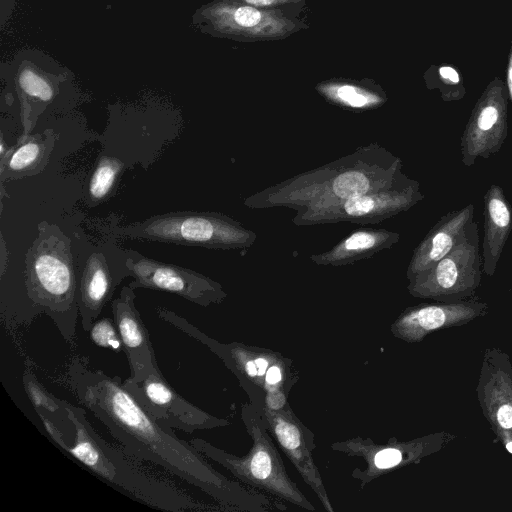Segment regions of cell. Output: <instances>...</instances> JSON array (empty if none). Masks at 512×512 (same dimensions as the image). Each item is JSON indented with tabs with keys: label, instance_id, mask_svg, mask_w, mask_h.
I'll return each mask as SVG.
<instances>
[{
	"label": "cell",
	"instance_id": "9",
	"mask_svg": "<svg viewBox=\"0 0 512 512\" xmlns=\"http://www.w3.org/2000/svg\"><path fill=\"white\" fill-rule=\"evenodd\" d=\"M123 384L148 414L167 427L190 434L230 424L227 419L211 415L183 398L165 380L162 372L151 373L140 382L126 379Z\"/></svg>",
	"mask_w": 512,
	"mask_h": 512
},
{
	"label": "cell",
	"instance_id": "3",
	"mask_svg": "<svg viewBox=\"0 0 512 512\" xmlns=\"http://www.w3.org/2000/svg\"><path fill=\"white\" fill-rule=\"evenodd\" d=\"M25 290L35 313H45L67 343L79 317L78 281L70 239L56 225L41 222L25 255Z\"/></svg>",
	"mask_w": 512,
	"mask_h": 512
},
{
	"label": "cell",
	"instance_id": "10",
	"mask_svg": "<svg viewBox=\"0 0 512 512\" xmlns=\"http://www.w3.org/2000/svg\"><path fill=\"white\" fill-rule=\"evenodd\" d=\"M129 276L123 248L113 241L98 246L82 266L77 288V303L82 329L89 331L115 288Z\"/></svg>",
	"mask_w": 512,
	"mask_h": 512
},
{
	"label": "cell",
	"instance_id": "19",
	"mask_svg": "<svg viewBox=\"0 0 512 512\" xmlns=\"http://www.w3.org/2000/svg\"><path fill=\"white\" fill-rule=\"evenodd\" d=\"M125 164L114 156H101L89 178L87 205L95 206L108 200L114 193Z\"/></svg>",
	"mask_w": 512,
	"mask_h": 512
},
{
	"label": "cell",
	"instance_id": "15",
	"mask_svg": "<svg viewBox=\"0 0 512 512\" xmlns=\"http://www.w3.org/2000/svg\"><path fill=\"white\" fill-rule=\"evenodd\" d=\"M483 201V271L486 275L492 276L512 231V206L504 190L496 184L487 189Z\"/></svg>",
	"mask_w": 512,
	"mask_h": 512
},
{
	"label": "cell",
	"instance_id": "20",
	"mask_svg": "<svg viewBox=\"0 0 512 512\" xmlns=\"http://www.w3.org/2000/svg\"><path fill=\"white\" fill-rule=\"evenodd\" d=\"M321 87L329 95H334L338 101L353 108H362L379 100L364 86L349 80L329 81L322 83Z\"/></svg>",
	"mask_w": 512,
	"mask_h": 512
},
{
	"label": "cell",
	"instance_id": "27",
	"mask_svg": "<svg viewBox=\"0 0 512 512\" xmlns=\"http://www.w3.org/2000/svg\"><path fill=\"white\" fill-rule=\"evenodd\" d=\"M497 420L503 428H512V406H501L497 412Z\"/></svg>",
	"mask_w": 512,
	"mask_h": 512
},
{
	"label": "cell",
	"instance_id": "14",
	"mask_svg": "<svg viewBox=\"0 0 512 512\" xmlns=\"http://www.w3.org/2000/svg\"><path fill=\"white\" fill-rule=\"evenodd\" d=\"M474 221V205L444 214L419 246L411 271L416 276L430 269L465 236Z\"/></svg>",
	"mask_w": 512,
	"mask_h": 512
},
{
	"label": "cell",
	"instance_id": "16",
	"mask_svg": "<svg viewBox=\"0 0 512 512\" xmlns=\"http://www.w3.org/2000/svg\"><path fill=\"white\" fill-rule=\"evenodd\" d=\"M55 141L56 135L51 129L22 135L17 145L1 157V180L21 179L40 173L48 164Z\"/></svg>",
	"mask_w": 512,
	"mask_h": 512
},
{
	"label": "cell",
	"instance_id": "1",
	"mask_svg": "<svg viewBox=\"0 0 512 512\" xmlns=\"http://www.w3.org/2000/svg\"><path fill=\"white\" fill-rule=\"evenodd\" d=\"M67 381L79 402L106 427L121 449L150 462L212 497L223 510H286L283 502L246 489L216 471L189 442L157 422L124 386L120 377L92 368L75 357Z\"/></svg>",
	"mask_w": 512,
	"mask_h": 512
},
{
	"label": "cell",
	"instance_id": "26",
	"mask_svg": "<svg viewBox=\"0 0 512 512\" xmlns=\"http://www.w3.org/2000/svg\"><path fill=\"white\" fill-rule=\"evenodd\" d=\"M375 243L374 237L365 232H357L345 241L348 250H361L372 247Z\"/></svg>",
	"mask_w": 512,
	"mask_h": 512
},
{
	"label": "cell",
	"instance_id": "28",
	"mask_svg": "<svg viewBox=\"0 0 512 512\" xmlns=\"http://www.w3.org/2000/svg\"><path fill=\"white\" fill-rule=\"evenodd\" d=\"M439 73L443 79L450 81L452 83L459 82L458 73L451 67L445 66L439 69Z\"/></svg>",
	"mask_w": 512,
	"mask_h": 512
},
{
	"label": "cell",
	"instance_id": "7",
	"mask_svg": "<svg viewBox=\"0 0 512 512\" xmlns=\"http://www.w3.org/2000/svg\"><path fill=\"white\" fill-rule=\"evenodd\" d=\"M125 265L133 280L128 284L138 288L176 294L201 306L219 302L222 292L205 276L178 265L148 258L130 249H123Z\"/></svg>",
	"mask_w": 512,
	"mask_h": 512
},
{
	"label": "cell",
	"instance_id": "24",
	"mask_svg": "<svg viewBox=\"0 0 512 512\" xmlns=\"http://www.w3.org/2000/svg\"><path fill=\"white\" fill-rule=\"evenodd\" d=\"M266 10L304 11L306 0H228Z\"/></svg>",
	"mask_w": 512,
	"mask_h": 512
},
{
	"label": "cell",
	"instance_id": "23",
	"mask_svg": "<svg viewBox=\"0 0 512 512\" xmlns=\"http://www.w3.org/2000/svg\"><path fill=\"white\" fill-rule=\"evenodd\" d=\"M369 188L367 177L361 172L351 171L340 174L333 182V190L343 199L363 196Z\"/></svg>",
	"mask_w": 512,
	"mask_h": 512
},
{
	"label": "cell",
	"instance_id": "11",
	"mask_svg": "<svg viewBox=\"0 0 512 512\" xmlns=\"http://www.w3.org/2000/svg\"><path fill=\"white\" fill-rule=\"evenodd\" d=\"M257 410L268 432L276 439L302 479L314 491L324 508L333 512L334 509L311 453L316 448L314 434L296 417L290 407L280 411L266 408Z\"/></svg>",
	"mask_w": 512,
	"mask_h": 512
},
{
	"label": "cell",
	"instance_id": "5",
	"mask_svg": "<svg viewBox=\"0 0 512 512\" xmlns=\"http://www.w3.org/2000/svg\"><path fill=\"white\" fill-rule=\"evenodd\" d=\"M241 417L252 439V446L246 455H233L199 438H194L189 443L203 456L227 469L246 486L261 490L276 500L315 511V507L288 476L258 410L251 403H246L242 405Z\"/></svg>",
	"mask_w": 512,
	"mask_h": 512
},
{
	"label": "cell",
	"instance_id": "2",
	"mask_svg": "<svg viewBox=\"0 0 512 512\" xmlns=\"http://www.w3.org/2000/svg\"><path fill=\"white\" fill-rule=\"evenodd\" d=\"M76 434L68 450L75 459L104 481L127 492L148 506L171 512L215 510L195 499L103 439L87 420L83 408L66 403Z\"/></svg>",
	"mask_w": 512,
	"mask_h": 512
},
{
	"label": "cell",
	"instance_id": "12",
	"mask_svg": "<svg viewBox=\"0 0 512 512\" xmlns=\"http://www.w3.org/2000/svg\"><path fill=\"white\" fill-rule=\"evenodd\" d=\"M135 290L124 286L119 297L111 303L113 320L125 353L130 376L127 380L140 382L151 373H160L147 328L135 305Z\"/></svg>",
	"mask_w": 512,
	"mask_h": 512
},
{
	"label": "cell",
	"instance_id": "25",
	"mask_svg": "<svg viewBox=\"0 0 512 512\" xmlns=\"http://www.w3.org/2000/svg\"><path fill=\"white\" fill-rule=\"evenodd\" d=\"M345 211L352 216H361L370 212L374 207V200L368 196H357L347 199Z\"/></svg>",
	"mask_w": 512,
	"mask_h": 512
},
{
	"label": "cell",
	"instance_id": "4",
	"mask_svg": "<svg viewBox=\"0 0 512 512\" xmlns=\"http://www.w3.org/2000/svg\"><path fill=\"white\" fill-rule=\"evenodd\" d=\"M163 321L201 342L217 355L239 380L257 409H287V396L299 376L293 361L279 352L239 342L220 343L210 338L176 312L164 307L156 310Z\"/></svg>",
	"mask_w": 512,
	"mask_h": 512
},
{
	"label": "cell",
	"instance_id": "29",
	"mask_svg": "<svg viewBox=\"0 0 512 512\" xmlns=\"http://www.w3.org/2000/svg\"><path fill=\"white\" fill-rule=\"evenodd\" d=\"M506 448L510 453H512V442L507 443Z\"/></svg>",
	"mask_w": 512,
	"mask_h": 512
},
{
	"label": "cell",
	"instance_id": "17",
	"mask_svg": "<svg viewBox=\"0 0 512 512\" xmlns=\"http://www.w3.org/2000/svg\"><path fill=\"white\" fill-rule=\"evenodd\" d=\"M474 308L466 304L426 305L407 311L391 326L395 337L417 341L428 331L471 315Z\"/></svg>",
	"mask_w": 512,
	"mask_h": 512
},
{
	"label": "cell",
	"instance_id": "21",
	"mask_svg": "<svg viewBox=\"0 0 512 512\" xmlns=\"http://www.w3.org/2000/svg\"><path fill=\"white\" fill-rule=\"evenodd\" d=\"M18 84L25 96L44 107L55 94L52 85L35 71L25 68L18 77Z\"/></svg>",
	"mask_w": 512,
	"mask_h": 512
},
{
	"label": "cell",
	"instance_id": "8",
	"mask_svg": "<svg viewBox=\"0 0 512 512\" xmlns=\"http://www.w3.org/2000/svg\"><path fill=\"white\" fill-rule=\"evenodd\" d=\"M482 271L478 226L473 221L465 236L448 254L416 276L415 289L427 296L465 295L479 285Z\"/></svg>",
	"mask_w": 512,
	"mask_h": 512
},
{
	"label": "cell",
	"instance_id": "18",
	"mask_svg": "<svg viewBox=\"0 0 512 512\" xmlns=\"http://www.w3.org/2000/svg\"><path fill=\"white\" fill-rule=\"evenodd\" d=\"M23 385L38 416L47 418L58 427L65 434L71 447L75 439L76 428L69 417L67 401L58 399L48 392L29 369L23 373Z\"/></svg>",
	"mask_w": 512,
	"mask_h": 512
},
{
	"label": "cell",
	"instance_id": "30",
	"mask_svg": "<svg viewBox=\"0 0 512 512\" xmlns=\"http://www.w3.org/2000/svg\"><path fill=\"white\" fill-rule=\"evenodd\" d=\"M510 81H511V84H512V68L510 69Z\"/></svg>",
	"mask_w": 512,
	"mask_h": 512
},
{
	"label": "cell",
	"instance_id": "22",
	"mask_svg": "<svg viewBox=\"0 0 512 512\" xmlns=\"http://www.w3.org/2000/svg\"><path fill=\"white\" fill-rule=\"evenodd\" d=\"M88 333L92 342L101 348L112 349L116 352L123 350L114 320L108 317L95 321Z\"/></svg>",
	"mask_w": 512,
	"mask_h": 512
},
{
	"label": "cell",
	"instance_id": "13",
	"mask_svg": "<svg viewBox=\"0 0 512 512\" xmlns=\"http://www.w3.org/2000/svg\"><path fill=\"white\" fill-rule=\"evenodd\" d=\"M508 133L504 103L485 101L471 115L463 130L460 151L462 163L469 167L477 159L496 154L503 146Z\"/></svg>",
	"mask_w": 512,
	"mask_h": 512
},
{
	"label": "cell",
	"instance_id": "6",
	"mask_svg": "<svg viewBox=\"0 0 512 512\" xmlns=\"http://www.w3.org/2000/svg\"><path fill=\"white\" fill-rule=\"evenodd\" d=\"M206 30L241 42L284 40L309 28L300 10H266L228 0H214L202 11Z\"/></svg>",
	"mask_w": 512,
	"mask_h": 512
}]
</instances>
